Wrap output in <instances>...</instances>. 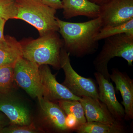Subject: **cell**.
<instances>
[{"label": "cell", "instance_id": "6da1fadb", "mask_svg": "<svg viewBox=\"0 0 133 133\" xmlns=\"http://www.w3.org/2000/svg\"><path fill=\"white\" fill-rule=\"evenodd\" d=\"M57 20L63 48L70 55L81 58L97 51L99 41L96 37L102 27L99 17L81 23L64 21L58 17Z\"/></svg>", "mask_w": 133, "mask_h": 133}, {"label": "cell", "instance_id": "7a4b0ae2", "mask_svg": "<svg viewBox=\"0 0 133 133\" xmlns=\"http://www.w3.org/2000/svg\"><path fill=\"white\" fill-rule=\"evenodd\" d=\"M23 57L40 66L48 65L59 70L63 42L57 31L51 32L35 39L21 42Z\"/></svg>", "mask_w": 133, "mask_h": 133}, {"label": "cell", "instance_id": "3957f363", "mask_svg": "<svg viewBox=\"0 0 133 133\" xmlns=\"http://www.w3.org/2000/svg\"><path fill=\"white\" fill-rule=\"evenodd\" d=\"M15 19L22 20L35 28L40 36L58 31L56 10L45 5L42 0H15Z\"/></svg>", "mask_w": 133, "mask_h": 133}, {"label": "cell", "instance_id": "277c9868", "mask_svg": "<svg viewBox=\"0 0 133 133\" xmlns=\"http://www.w3.org/2000/svg\"><path fill=\"white\" fill-rule=\"evenodd\" d=\"M102 49L93 63L96 71L110 81L108 64L112 58L121 57L132 66L133 35L122 33L105 38Z\"/></svg>", "mask_w": 133, "mask_h": 133}, {"label": "cell", "instance_id": "5b68a950", "mask_svg": "<svg viewBox=\"0 0 133 133\" xmlns=\"http://www.w3.org/2000/svg\"><path fill=\"white\" fill-rule=\"evenodd\" d=\"M70 56L63 47L60 54V66L64 71L65 78L62 84L79 97H88L98 99V87L95 81L79 75L71 66Z\"/></svg>", "mask_w": 133, "mask_h": 133}, {"label": "cell", "instance_id": "8992f818", "mask_svg": "<svg viewBox=\"0 0 133 133\" xmlns=\"http://www.w3.org/2000/svg\"><path fill=\"white\" fill-rule=\"evenodd\" d=\"M15 81L31 97L43 96L39 65L20 58L14 66Z\"/></svg>", "mask_w": 133, "mask_h": 133}, {"label": "cell", "instance_id": "52a82bcc", "mask_svg": "<svg viewBox=\"0 0 133 133\" xmlns=\"http://www.w3.org/2000/svg\"><path fill=\"white\" fill-rule=\"evenodd\" d=\"M102 27L122 24L133 19V0H110L100 6Z\"/></svg>", "mask_w": 133, "mask_h": 133}, {"label": "cell", "instance_id": "ba28073f", "mask_svg": "<svg viewBox=\"0 0 133 133\" xmlns=\"http://www.w3.org/2000/svg\"><path fill=\"white\" fill-rule=\"evenodd\" d=\"M43 96L51 101L59 100H80L81 98L72 93L62 84L58 83L48 65L39 66Z\"/></svg>", "mask_w": 133, "mask_h": 133}, {"label": "cell", "instance_id": "9c48e42d", "mask_svg": "<svg viewBox=\"0 0 133 133\" xmlns=\"http://www.w3.org/2000/svg\"><path fill=\"white\" fill-rule=\"evenodd\" d=\"M1 94L0 96V111L5 115L12 125H28L31 124L29 108L15 97Z\"/></svg>", "mask_w": 133, "mask_h": 133}, {"label": "cell", "instance_id": "30bf717a", "mask_svg": "<svg viewBox=\"0 0 133 133\" xmlns=\"http://www.w3.org/2000/svg\"><path fill=\"white\" fill-rule=\"evenodd\" d=\"M94 75L98 85V99L106 105L116 120L122 122L125 117V110L117 99L112 83L99 72L96 71Z\"/></svg>", "mask_w": 133, "mask_h": 133}, {"label": "cell", "instance_id": "8fae6325", "mask_svg": "<svg viewBox=\"0 0 133 133\" xmlns=\"http://www.w3.org/2000/svg\"><path fill=\"white\" fill-rule=\"evenodd\" d=\"M37 99L43 118L50 130L60 133L71 131L66 125V114L59 105L43 96Z\"/></svg>", "mask_w": 133, "mask_h": 133}, {"label": "cell", "instance_id": "7c38bea8", "mask_svg": "<svg viewBox=\"0 0 133 133\" xmlns=\"http://www.w3.org/2000/svg\"><path fill=\"white\" fill-rule=\"evenodd\" d=\"M110 79L115 84L116 90L119 91L122 99L121 104L125 110L124 119L129 121L133 119V80L126 72L113 69Z\"/></svg>", "mask_w": 133, "mask_h": 133}, {"label": "cell", "instance_id": "4fadbf2b", "mask_svg": "<svg viewBox=\"0 0 133 133\" xmlns=\"http://www.w3.org/2000/svg\"><path fill=\"white\" fill-rule=\"evenodd\" d=\"M79 101L84 109L87 122H97L112 124L118 121L109 111L106 105L99 99L84 97Z\"/></svg>", "mask_w": 133, "mask_h": 133}, {"label": "cell", "instance_id": "5bb4252c", "mask_svg": "<svg viewBox=\"0 0 133 133\" xmlns=\"http://www.w3.org/2000/svg\"><path fill=\"white\" fill-rule=\"evenodd\" d=\"M64 17L66 19L78 16L95 19L99 15L100 6L88 0H61Z\"/></svg>", "mask_w": 133, "mask_h": 133}, {"label": "cell", "instance_id": "9a60e30c", "mask_svg": "<svg viewBox=\"0 0 133 133\" xmlns=\"http://www.w3.org/2000/svg\"><path fill=\"white\" fill-rule=\"evenodd\" d=\"M23 57L21 44L14 37L5 36L0 41V66L14 67L16 62Z\"/></svg>", "mask_w": 133, "mask_h": 133}, {"label": "cell", "instance_id": "2e32d148", "mask_svg": "<svg viewBox=\"0 0 133 133\" xmlns=\"http://www.w3.org/2000/svg\"><path fill=\"white\" fill-rule=\"evenodd\" d=\"M122 122L117 121L112 124L97 122H87L77 128L74 131L77 133H124L127 129Z\"/></svg>", "mask_w": 133, "mask_h": 133}, {"label": "cell", "instance_id": "e0dca14e", "mask_svg": "<svg viewBox=\"0 0 133 133\" xmlns=\"http://www.w3.org/2000/svg\"><path fill=\"white\" fill-rule=\"evenodd\" d=\"M57 101L66 115H71L75 118L78 127L86 123L84 109L79 101L59 100Z\"/></svg>", "mask_w": 133, "mask_h": 133}, {"label": "cell", "instance_id": "ac0fdd59", "mask_svg": "<svg viewBox=\"0 0 133 133\" xmlns=\"http://www.w3.org/2000/svg\"><path fill=\"white\" fill-rule=\"evenodd\" d=\"M122 33L133 35V19L122 24L102 27L96 37V39L99 41L109 37Z\"/></svg>", "mask_w": 133, "mask_h": 133}, {"label": "cell", "instance_id": "d6986e66", "mask_svg": "<svg viewBox=\"0 0 133 133\" xmlns=\"http://www.w3.org/2000/svg\"><path fill=\"white\" fill-rule=\"evenodd\" d=\"M14 81V67L0 66V94L9 93Z\"/></svg>", "mask_w": 133, "mask_h": 133}, {"label": "cell", "instance_id": "ffe728a7", "mask_svg": "<svg viewBox=\"0 0 133 133\" xmlns=\"http://www.w3.org/2000/svg\"><path fill=\"white\" fill-rule=\"evenodd\" d=\"M16 14L15 0H0V18L7 21L15 19Z\"/></svg>", "mask_w": 133, "mask_h": 133}, {"label": "cell", "instance_id": "44dd1931", "mask_svg": "<svg viewBox=\"0 0 133 133\" xmlns=\"http://www.w3.org/2000/svg\"><path fill=\"white\" fill-rule=\"evenodd\" d=\"M39 131L32 124L28 125H12L8 127H5L1 133H36Z\"/></svg>", "mask_w": 133, "mask_h": 133}, {"label": "cell", "instance_id": "7402d4cb", "mask_svg": "<svg viewBox=\"0 0 133 133\" xmlns=\"http://www.w3.org/2000/svg\"><path fill=\"white\" fill-rule=\"evenodd\" d=\"M43 2L50 7L56 10L62 9L63 5L61 0H42Z\"/></svg>", "mask_w": 133, "mask_h": 133}, {"label": "cell", "instance_id": "603a6c76", "mask_svg": "<svg viewBox=\"0 0 133 133\" xmlns=\"http://www.w3.org/2000/svg\"><path fill=\"white\" fill-rule=\"evenodd\" d=\"M6 21L2 18H0V41H2L5 38L4 35V27Z\"/></svg>", "mask_w": 133, "mask_h": 133}, {"label": "cell", "instance_id": "cb8c5ba5", "mask_svg": "<svg viewBox=\"0 0 133 133\" xmlns=\"http://www.w3.org/2000/svg\"><path fill=\"white\" fill-rule=\"evenodd\" d=\"M7 124V121L4 116L0 114V132L2 129L5 127Z\"/></svg>", "mask_w": 133, "mask_h": 133}, {"label": "cell", "instance_id": "d4e9b609", "mask_svg": "<svg viewBox=\"0 0 133 133\" xmlns=\"http://www.w3.org/2000/svg\"><path fill=\"white\" fill-rule=\"evenodd\" d=\"M88 1L99 6H101L108 2L110 0H88Z\"/></svg>", "mask_w": 133, "mask_h": 133}]
</instances>
